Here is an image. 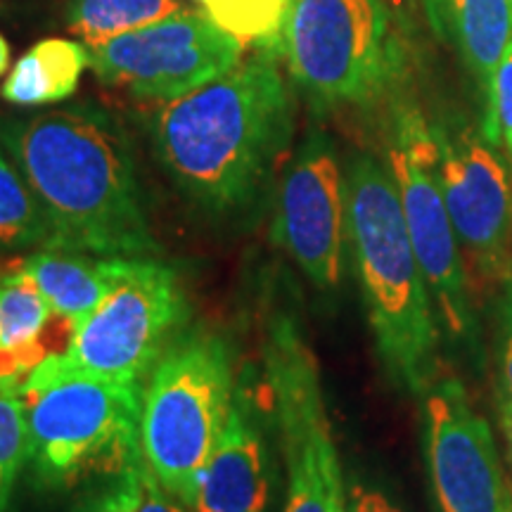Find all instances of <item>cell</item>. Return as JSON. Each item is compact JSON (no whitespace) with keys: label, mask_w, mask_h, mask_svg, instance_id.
Segmentation results:
<instances>
[{"label":"cell","mask_w":512,"mask_h":512,"mask_svg":"<svg viewBox=\"0 0 512 512\" xmlns=\"http://www.w3.org/2000/svg\"><path fill=\"white\" fill-rule=\"evenodd\" d=\"M216 27L238 38L242 46L278 53L290 0H195Z\"/></svg>","instance_id":"21"},{"label":"cell","mask_w":512,"mask_h":512,"mask_svg":"<svg viewBox=\"0 0 512 512\" xmlns=\"http://www.w3.org/2000/svg\"><path fill=\"white\" fill-rule=\"evenodd\" d=\"M50 242V223L41 202L0 147V256L29 252Z\"/></svg>","instance_id":"20"},{"label":"cell","mask_w":512,"mask_h":512,"mask_svg":"<svg viewBox=\"0 0 512 512\" xmlns=\"http://www.w3.org/2000/svg\"><path fill=\"white\" fill-rule=\"evenodd\" d=\"M88 67V48L67 38H43L5 76L0 98L15 107H43L72 98Z\"/></svg>","instance_id":"18"},{"label":"cell","mask_w":512,"mask_h":512,"mask_svg":"<svg viewBox=\"0 0 512 512\" xmlns=\"http://www.w3.org/2000/svg\"><path fill=\"white\" fill-rule=\"evenodd\" d=\"M434 128V126H432ZM439 183L463 261L484 290L512 283V183L496 152L434 128Z\"/></svg>","instance_id":"12"},{"label":"cell","mask_w":512,"mask_h":512,"mask_svg":"<svg viewBox=\"0 0 512 512\" xmlns=\"http://www.w3.org/2000/svg\"><path fill=\"white\" fill-rule=\"evenodd\" d=\"M10 67V46L8 41H5V36L0 34V76H5Z\"/></svg>","instance_id":"28"},{"label":"cell","mask_w":512,"mask_h":512,"mask_svg":"<svg viewBox=\"0 0 512 512\" xmlns=\"http://www.w3.org/2000/svg\"><path fill=\"white\" fill-rule=\"evenodd\" d=\"M181 10H185L181 0H72L67 27L83 46H98L164 22Z\"/></svg>","instance_id":"19"},{"label":"cell","mask_w":512,"mask_h":512,"mask_svg":"<svg viewBox=\"0 0 512 512\" xmlns=\"http://www.w3.org/2000/svg\"><path fill=\"white\" fill-rule=\"evenodd\" d=\"M484 138L494 147H503L512 159V41L498 64L494 79L486 88Z\"/></svg>","instance_id":"24"},{"label":"cell","mask_w":512,"mask_h":512,"mask_svg":"<svg viewBox=\"0 0 512 512\" xmlns=\"http://www.w3.org/2000/svg\"><path fill=\"white\" fill-rule=\"evenodd\" d=\"M17 394L27 418V470L36 486L69 489L95 477L114 486L145 463L140 387L67 373L43 361Z\"/></svg>","instance_id":"4"},{"label":"cell","mask_w":512,"mask_h":512,"mask_svg":"<svg viewBox=\"0 0 512 512\" xmlns=\"http://www.w3.org/2000/svg\"><path fill=\"white\" fill-rule=\"evenodd\" d=\"M330 512H349V508H347V486H342V489H339L335 494V498H332Z\"/></svg>","instance_id":"29"},{"label":"cell","mask_w":512,"mask_h":512,"mask_svg":"<svg viewBox=\"0 0 512 512\" xmlns=\"http://www.w3.org/2000/svg\"><path fill=\"white\" fill-rule=\"evenodd\" d=\"M278 57L316 107L370 105L401 72L382 0H290Z\"/></svg>","instance_id":"6"},{"label":"cell","mask_w":512,"mask_h":512,"mask_svg":"<svg viewBox=\"0 0 512 512\" xmlns=\"http://www.w3.org/2000/svg\"><path fill=\"white\" fill-rule=\"evenodd\" d=\"M273 240L318 292H335L349 242L347 174L330 140L311 131L280 178Z\"/></svg>","instance_id":"11"},{"label":"cell","mask_w":512,"mask_h":512,"mask_svg":"<svg viewBox=\"0 0 512 512\" xmlns=\"http://www.w3.org/2000/svg\"><path fill=\"white\" fill-rule=\"evenodd\" d=\"M188 318L190 304L178 268L159 256L121 259L110 292L76 325L72 347L48 361L67 373L145 389Z\"/></svg>","instance_id":"7"},{"label":"cell","mask_w":512,"mask_h":512,"mask_svg":"<svg viewBox=\"0 0 512 512\" xmlns=\"http://www.w3.org/2000/svg\"><path fill=\"white\" fill-rule=\"evenodd\" d=\"M501 422H503V430L508 434V444H510V453H512V392L508 387L501 392Z\"/></svg>","instance_id":"27"},{"label":"cell","mask_w":512,"mask_h":512,"mask_svg":"<svg viewBox=\"0 0 512 512\" xmlns=\"http://www.w3.org/2000/svg\"><path fill=\"white\" fill-rule=\"evenodd\" d=\"M510 5H512V0H510Z\"/></svg>","instance_id":"30"},{"label":"cell","mask_w":512,"mask_h":512,"mask_svg":"<svg viewBox=\"0 0 512 512\" xmlns=\"http://www.w3.org/2000/svg\"><path fill=\"white\" fill-rule=\"evenodd\" d=\"M273 479L264 415L238 382L226 430L202 470L195 512H268Z\"/></svg>","instance_id":"14"},{"label":"cell","mask_w":512,"mask_h":512,"mask_svg":"<svg viewBox=\"0 0 512 512\" xmlns=\"http://www.w3.org/2000/svg\"><path fill=\"white\" fill-rule=\"evenodd\" d=\"M439 145L434 128L413 107L396 114L387 166L401 197L408 238L430 285L434 306L451 337L472 330L465 261L439 183Z\"/></svg>","instance_id":"9"},{"label":"cell","mask_w":512,"mask_h":512,"mask_svg":"<svg viewBox=\"0 0 512 512\" xmlns=\"http://www.w3.org/2000/svg\"><path fill=\"white\" fill-rule=\"evenodd\" d=\"M107 512H185L178 498H174L152 470L145 463H140L136 470L112 486L105 501Z\"/></svg>","instance_id":"23"},{"label":"cell","mask_w":512,"mask_h":512,"mask_svg":"<svg viewBox=\"0 0 512 512\" xmlns=\"http://www.w3.org/2000/svg\"><path fill=\"white\" fill-rule=\"evenodd\" d=\"M235 361L228 339L211 330L178 335L147 377L140 441L157 482L195 508L204 465L233 408Z\"/></svg>","instance_id":"5"},{"label":"cell","mask_w":512,"mask_h":512,"mask_svg":"<svg viewBox=\"0 0 512 512\" xmlns=\"http://www.w3.org/2000/svg\"><path fill=\"white\" fill-rule=\"evenodd\" d=\"M294 138V100L278 53L256 48L226 74L159 105L152 150L197 211L219 223L261 214Z\"/></svg>","instance_id":"1"},{"label":"cell","mask_w":512,"mask_h":512,"mask_svg":"<svg viewBox=\"0 0 512 512\" xmlns=\"http://www.w3.org/2000/svg\"><path fill=\"white\" fill-rule=\"evenodd\" d=\"M0 147L41 202L50 242L98 256H159L136 155L124 126L98 105L5 117Z\"/></svg>","instance_id":"2"},{"label":"cell","mask_w":512,"mask_h":512,"mask_svg":"<svg viewBox=\"0 0 512 512\" xmlns=\"http://www.w3.org/2000/svg\"><path fill=\"white\" fill-rule=\"evenodd\" d=\"M88 48V67L102 83L136 98L176 100L242 60L245 46L202 10H181L164 22Z\"/></svg>","instance_id":"10"},{"label":"cell","mask_w":512,"mask_h":512,"mask_svg":"<svg viewBox=\"0 0 512 512\" xmlns=\"http://www.w3.org/2000/svg\"><path fill=\"white\" fill-rule=\"evenodd\" d=\"M261 366L285 460L283 512H330L344 475L316 354L290 311H268L261 330Z\"/></svg>","instance_id":"8"},{"label":"cell","mask_w":512,"mask_h":512,"mask_svg":"<svg viewBox=\"0 0 512 512\" xmlns=\"http://www.w3.org/2000/svg\"><path fill=\"white\" fill-rule=\"evenodd\" d=\"M29 437L22 399L15 389H0V512L10 510L12 491L27 470Z\"/></svg>","instance_id":"22"},{"label":"cell","mask_w":512,"mask_h":512,"mask_svg":"<svg viewBox=\"0 0 512 512\" xmlns=\"http://www.w3.org/2000/svg\"><path fill=\"white\" fill-rule=\"evenodd\" d=\"M422 427L439 512H512L494 434L458 377H439L422 394Z\"/></svg>","instance_id":"13"},{"label":"cell","mask_w":512,"mask_h":512,"mask_svg":"<svg viewBox=\"0 0 512 512\" xmlns=\"http://www.w3.org/2000/svg\"><path fill=\"white\" fill-rule=\"evenodd\" d=\"M76 320L60 316L22 266L0 268V389H15L31 370L72 347Z\"/></svg>","instance_id":"15"},{"label":"cell","mask_w":512,"mask_h":512,"mask_svg":"<svg viewBox=\"0 0 512 512\" xmlns=\"http://www.w3.org/2000/svg\"><path fill=\"white\" fill-rule=\"evenodd\" d=\"M501 366L503 384L512 392V294L503 311V339H501Z\"/></svg>","instance_id":"26"},{"label":"cell","mask_w":512,"mask_h":512,"mask_svg":"<svg viewBox=\"0 0 512 512\" xmlns=\"http://www.w3.org/2000/svg\"><path fill=\"white\" fill-rule=\"evenodd\" d=\"M124 256H98L60 245L34 249L19 266L36 280L55 313L81 323L102 302Z\"/></svg>","instance_id":"17"},{"label":"cell","mask_w":512,"mask_h":512,"mask_svg":"<svg viewBox=\"0 0 512 512\" xmlns=\"http://www.w3.org/2000/svg\"><path fill=\"white\" fill-rule=\"evenodd\" d=\"M344 486H347L349 512H403L401 505L370 479L349 475L344 479Z\"/></svg>","instance_id":"25"},{"label":"cell","mask_w":512,"mask_h":512,"mask_svg":"<svg viewBox=\"0 0 512 512\" xmlns=\"http://www.w3.org/2000/svg\"><path fill=\"white\" fill-rule=\"evenodd\" d=\"M349 245L375 349L389 382L422 396L439 380V323L430 285L408 238L389 166L370 155L347 169Z\"/></svg>","instance_id":"3"},{"label":"cell","mask_w":512,"mask_h":512,"mask_svg":"<svg viewBox=\"0 0 512 512\" xmlns=\"http://www.w3.org/2000/svg\"><path fill=\"white\" fill-rule=\"evenodd\" d=\"M425 10L439 41L456 48L489 88L512 41L510 0H425Z\"/></svg>","instance_id":"16"}]
</instances>
